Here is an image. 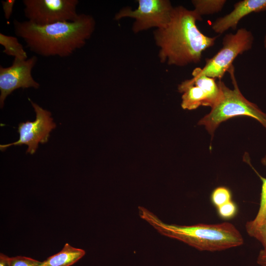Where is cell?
<instances>
[{
  "label": "cell",
  "instance_id": "obj_1",
  "mask_svg": "<svg viewBox=\"0 0 266 266\" xmlns=\"http://www.w3.org/2000/svg\"><path fill=\"white\" fill-rule=\"evenodd\" d=\"M202 20L194 9L182 5L173 7L166 26L154 32L161 63L184 66L201 61L202 52L213 46L217 37L206 36L199 30L196 22Z\"/></svg>",
  "mask_w": 266,
  "mask_h": 266
},
{
  "label": "cell",
  "instance_id": "obj_2",
  "mask_svg": "<svg viewBox=\"0 0 266 266\" xmlns=\"http://www.w3.org/2000/svg\"><path fill=\"white\" fill-rule=\"evenodd\" d=\"M15 34L32 52L43 56L66 57L83 47L92 35L96 22L91 15L80 14L75 21L38 25L28 20L13 22Z\"/></svg>",
  "mask_w": 266,
  "mask_h": 266
},
{
  "label": "cell",
  "instance_id": "obj_3",
  "mask_svg": "<svg viewBox=\"0 0 266 266\" xmlns=\"http://www.w3.org/2000/svg\"><path fill=\"white\" fill-rule=\"evenodd\" d=\"M141 218L161 234L182 241L199 250L220 251L240 246L244 240L232 224H199L191 226L167 224L146 208L138 206Z\"/></svg>",
  "mask_w": 266,
  "mask_h": 266
},
{
  "label": "cell",
  "instance_id": "obj_4",
  "mask_svg": "<svg viewBox=\"0 0 266 266\" xmlns=\"http://www.w3.org/2000/svg\"><path fill=\"white\" fill-rule=\"evenodd\" d=\"M234 69L232 65L228 70L233 89H230L221 80H219L218 82L221 89V97L217 103L211 108L210 112L199 122V125L204 126L211 134L222 122L240 116L253 118L266 129V113L242 95L237 83Z\"/></svg>",
  "mask_w": 266,
  "mask_h": 266
},
{
  "label": "cell",
  "instance_id": "obj_5",
  "mask_svg": "<svg viewBox=\"0 0 266 266\" xmlns=\"http://www.w3.org/2000/svg\"><path fill=\"white\" fill-rule=\"evenodd\" d=\"M254 40L252 33L245 28L238 29L235 33L226 34L223 38L222 47L213 57L206 59L202 68H195L193 77L205 75L220 80L237 56L252 48Z\"/></svg>",
  "mask_w": 266,
  "mask_h": 266
},
{
  "label": "cell",
  "instance_id": "obj_6",
  "mask_svg": "<svg viewBox=\"0 0 266 266\" xmlns=\"http://www.w3.org/2000/svg\"><path fill=\"white\" fill-rule=\"evenodd\" d=\"M23 3L28 20L38 25L75 21L80 15L78 0H24Z\"/></svg>",
  "mask_w": 266,
  "mask_h": 266
},
{
  "label": "cell",
  "instance_id": "obj_7",
  "mask_svg": "<svg viewBox=\"0 0 266 266\" xmlns=\"http://www.w3.org/2000/svg\"><path fill=\"white\" fill-rule=\"evenodd\" d=\"M138 7L132 10L124 7L117 13L115 20L125 17L134 19L132 30L137 33L151 28H163L169 22L174 7L168 0H138Z\"/></svg>",
  "mask_w": 266,
  "mask_h": 266
},
{
  "label": "cell",
  "instance_id": "obj_8",
  "mask_svg": "<svg viewBox=\"0 0 266 266\" xmlns=\"http://www.w3.org/2000/svg\"><path fill=\"white\" fill-rule=\"evenodd\" d=\"M182 93L181 106L184 109L194 110L200 106L212 108L219 100L221 89L215 79L205 75L194 76L178 86Z\"/></svg>",
  "mask_w": 266,
  "mask_h": 266
},
{
  "label": "cell",
  "instance_id": "obj_9",
  "mask_svg": "<svg viewBox=\"0 0 266 266\" xmlns=\"http://www.w3.org/2000/svg\"><path fill=\"white\" fill-rule=\"evenodd\" d=\"M36 114V119L33 122L27 121L19 124L18 132L19 139L10 144L0 145L1 150H4L12 145H27L28 148L26 153L33 154L38 148V143L48 141L50 132L55 128L56 124L53 121L50 112L42 108L29 99Z\"/></svg>",
  "mask_w": 266,
  "mask_h": 266
},
{
  "label": "cell",
  "instance_id": "obj_10",
  "mask_svg": "<svg viewBox=\"0 0 266 266\" xmlns=\"http://www.w3.org/2000/svg\"><path fill=\"white\" fill-rule=\"evenodd\" d=\"M37 57L33 56L26 60L14 58L8 67L0 66V105L2 108L8 95L19 88L33 87L38 89L39 84L32 75V70L36 64Z\"/></svg>",
  "mask_w": 266,
  "mask_h": 266
},
{
  "label": "cell",
  "instance_id": "obj_11",
  "mask_svg": "<svg viewBox=\"0 0 266 266\" xmlns=\"http://www.w3.org/2000/svg\"><path fill=\"white\" fill-rule=\"evenodd\" d=\"M233 7L230 13L212 23L213 31L222 34L230 28L235 30L240 20L245 16L253 12L266 11V0H242L236 2Z\"/></svg>",
  "mask_w": 266,
  "mask_h": 266
},
{
  "label": "cell",
  "instance_id": "obj_12",
  "mask_svg": "<svg viewBox=\"0 0 266 266\" xmlns=\"http://www.w3.org/2000/svg\"><path fill=\"white\" fill-rule=\"evenodd\" d=\"M85 254L84 250L75 248L66 243L60 252L42 262L43 266H70Z\"/></svg>",
  "mask_w": 266,
  "mask_h": 266
},
{
  "label": "cell",
  "instance_id": "obj_13",
  "mask_svg": "<svg viewBox=\"0 0 266 266\" xmlns=\"http://www.w3.org/2000/svg\"><path fill=\"white\" fill-rule=\"evenodd\" d=\"M0 44L4 47L3 52L20 60H26L28 55L17 37L0 33Z\"/></svg>",
  "mask_w": 266,
  "mask_h": 266
},
{
  "label": "cell",
  "instance_id": "obj_14",
  "mask_svg": "<svg viewBox=\"0 0 266 266\" xmlns=\"http://www.w3.org/2000/svg\"><path fill=\"white\" fill-rule=\"evenodd\" d=\"M226 0H193L191 1L194 10L202 17L213 14L222 10Z\"/></svg>",
  "mask_w": 266,
  "mask_h": 266
},
{
  "label": "cell",
  "instance_id": "obj_15",
  "mask_svg": "<svg viewBox=\"0 0 266 266\" xmlns=\"http://www.w3.org/2000/svg\"><path fill=\"white\" fill-rule=\"evenodd\" d=\"M247 233L261 242L264 250H266V219L261 223H254L252 220L248 221L245 225Z\"/></svg>",
  "mask_w": 266,
  "mask_h": 266
},
{
  "label": "cell",
  "instance_id": "obj_16",
  "mask_svg": "<svg viewBox=\"0 0 266 266\" xmlns=\"http://www.w3.org/2000/svg\"><path fill=\"white\" fill-rule=\"evenodd\" d=\"M262 164L266 166V155L261 160ZM262 186L261 193L260 207L255 219L252 221L255 224H260L266 219V178L261 177Z\"/></svg>",
  "mask_w": 266,
  "mask_h": 266
},
{
  "label": "cell",
  "instance_id": "obj_17",
  "mask_svg": "<svg viewBox=\"0 0 266 266\" xmlns=\"http://www.w3.org/2000/svg\"><path fill=\"white\" fill-rule=\"evenodd\" d=\"M232 198L231 191L226 187L215 188L211 195V202L216 208L232 200Z\"/></svg>",
  "mask_w": 266,
  "mask_h": 266
},
{
  "label": "cell",
  "instance_id": "obj_18",
  "mask_svg": "<svg viewBox=\"0 0 266 266\" xmlns=\"http://www.w3.org/2000/svg\"><path fill=\"white\" fill-rule=\"evenodd\" d=\"M219 216L224 220H229L234 217L238 212L236 204L231 200L217 208Z\"/></svg>",
  "mask_w": 266,
  "mask_h": 266
},
{
  "label": "cell",
  "instance_id": "obj_19",
  "mask_svg": "<svg viewBox=\"0 0 266 266\" xmlns=\"http://www.w3.org/2000/svg\"><path fill=\"white\" fill-rule=\"evenodd\" d=\"M10 264L11 266H43L42 262L21 256L10 257Z\"/></svg>",
  "mask_w": 266,
  "mask_h": 266
},
{
  "label": "cell",
  "instance_id": "obj_20",
  "mask_svg": "<svg viewBox=\"0 0 266 266\" xmlns=\"http://www.w3.org/2000/svg\"><path fill=\"white\" fill-rule=\"evenodd\" d=\"M15 3V0H6L5 1H1L4 17L6 19L8 20L10 18Z\"/></svg>",
  "mask_w": 266,
  "mask_h": 266
},
{
  "label": "cell",
  "instance_id": "obj_21",
  "mask_svg": "<svg viewBox=\"0 0 266 266\" xmlns=\"http://www.w3.org/2000/svg\"><path fill=\"white\" fill-rule=\"evenodd\" d=\"M257 262L261 266H266V250H261L258 255Z\"/></svg>",
  "mask_w": 266,
  "mask_h": 266
},
{
  "label": "cell",
  "instance_id": "obj_22",
  "mask_svg": "<svg viewBox=\"0 0 266 266\" xmlns=\"http://www.w3.org/2000/svg\"><path fill=\"white\" fill-rule=\"evenodd\" d=\"M0 266H11L10 257L2 254H0Z\"/></svg>",
  "mask_w": 266,
  "mask_h": 266
},
{
  "label": "cell",
  "instance_id": "obj_23",
  "mask_svg": "<svg viewBox=\"0 0 266 266\" xmlns=\"http://www.w3.org/2000/svg\"><path fill=\"white\" fill-rule=\"evenodd\" d=\"M264 46L265 48L266 49V33L265 35L264 39Z\"/></svg>",
  "mask_w": 266,
  "mask_h": 266
}]
</instances>
